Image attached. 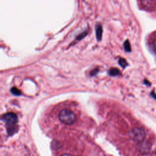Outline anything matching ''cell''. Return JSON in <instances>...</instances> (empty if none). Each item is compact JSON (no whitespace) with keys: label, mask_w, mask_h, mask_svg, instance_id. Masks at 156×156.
Here are the masks:
<instances>
[{"label":"cell","mask_w":156,"mask_h":156,"mask_svg":"<svg viewBox=\"0 0 156 156\" xmlns=\"http://www.w3.org/2000/svg\"><path fill=\"white\" fill-rule=\"evenodd\" d=\"M3 119L5 121L7 126L8 133L10 135L13 134L15 132V125L18 121L16 115L12 112L7 113L4 115Z\"/></svg>","instance_id":"obj_2"},{"label":"cell","mask_w":156,"mask_h":156,"mask_svg":"<svg viewBox=\"0 0 156 156\" xmlns=\"http://www.w3.org/2000/svg\"><path fill=\"white\" fill-rule=\"evenodd\" d=\"M151 96H152L153 98H154V99H156V94H155V92H154V91H152V93H151Z\"/></svg>","instance_id":"obj_13"},{"label":"cell","mask_w":156,"mask_h":156,"mask_svg":"<svg viewBox=\"0 0 156 156\" xmlns=\"http://www.w3.org/2000/svg\"><path fill=\"white\" fill-rule=\"evenodd\" d=\"M153 0H142V4L146 7H150L153 4Z\"/></svg>","instance_id":"obj_9"},{"label":"cell","mask_w":156,"mask_h":156,"mask_svg":"<svg viewBox=\"0 0 156 156\" xmlns=\"http://www.w3.org/2000/svg\"><path fill=\"white\" fill-rule=\"evenodd\" d=\"M145 132L140 127H133L130 132V136L132 139L137 143H140L144 141L145 138Z\"/></svg>","instance_id":"obj_3"},{"label":"cell","mask_w":156,"mask_h":156,"mask_svg":"<svg viewBox=\"0 0 156 156\" xmlns=\"http://www.w3.org/2000/svg\"><path fill=\"white\" fill-rule=\"evenodd\" d=\"M119 64L121 65V66H122V68H125L127 66V61L123 58H120L119 59Z\"/></svg>","instance_id":"obj_8"},{"label":"cell","mask_w":156,"mask_h":156,"mask_svg":"<svg viewBox=\"0 0 156 156\" xmlns=\"http://www.w3.org/2000/svg\"><path fill=\"white\" fill-rule=\"evenodd\" d=\"M152 49L154 50V51L155 52H156V41H155L152 44Z\"/></svg>","instance_id":"obj_12"},{"label":"cell","mask_w":156,"mask_h":156,"mask_svg":"<svg viewBox=\"0 0 156 156\" xmlns=\"http://www.w3.org/2000/svg\"><path fill=\"white\" fill-rule=\"evenodd\" d=\"M139 146H140V150L141 151V152H143L144 153L148 152L151 148V145L149 144V143L144 141L139 143Z\"/></svg>","instance_id":"obj_4"},{"label":"cell","mask_w":156,"mask_h":156,"mask_svg":"<svg viewBox=\"0 0 156 156\" xmlns=\"http://www.w3.org/2000/svg\"><path fill=\"white\" fill-rule=\"evenodd\" d=\"M108 74L112 76H117V75L119 74L120 72H119V70L118 69L115 68H111V69H109Z\"/></svg>","instance_id":"obj_6"},{"label":"cell","mask_w":156,"mask_h":156,"mask_svg":"<svg viewBox=\"0 0 156 156\" xmlns=\"http://www.w3.org/2000/svg\"><path fill=\"white\" fill-rule=\"evenodd\" d=\"M61 156H73V155H72L71 154H63Z\"/></svg>","instance_id":"obj_15"},{"label":"cell","mask_w":156,"mask_h":156,"mask_svg":"<svg viewBox=\"0 0 156 156\" xmlns=\"http://www.w3.org/2000/svg\"><path fill=\"white\" fill-rule=\"evenodd\" d=\"M124 48L126 52H130L131 51V47H130V44L129 41V40H126L124 43Z\"/></svg>","instance_id":"obj_7"},{"label":"cell","mask_w":156,"mask_h":156,"mask_svg":"<svg viewBox=\"0 0 156 156\" xmlns=\"http://www.w3.org/2000/svg\"><path fill=\"white\" fill-rule=\"evenodd\" d=\"M58 118L62 122L70 125L74 122L76 119V116L72 110L69 109H63L59 113Z\"/></svg>","instance_id":"obj_1"},{"label":"cell","mask_w":156,"mask_h":156,"mask_svg":"<svg viewBox=\"0 0 156 156\" xmlns=\"http://www.w3.org/2000/svg\"><path fill=\"white\" fill-rule=\"evenodd\" d=\"M11 92H12V94H13L15 95H20L21 94V91L16 87L12 88H11Z\"/></svg>","instance_id":"obj_10"},{"label":"cell","mask_w":156,"mask_h":156,"mask_svg":"<svg viewBox=\"0 0 156 156\" xmlns=\"http://www.w3.org/2000/svg\"><path fill=\"white\" fill-rule=\"evenodd\" d=\"M87 31L83 32L82 33H81L80 35H79L77 37L76 39H77V40H81V39H82L83 38H84V37L87 35Z\"/></svg>","instance_id":"obj_11"},{"label":"cell","mask_w":156,"mask_h":156,"mask_svg":"<svg viewBox=\"0 0 156 156\" xmlns=\"http://www.w3.org/2000/svg\"><path fill=\"white\" fill-rule=\"evenodd\" d=\"M102 35V27L100 24H98L96 26V36L98 40H101Z\"/></svg>","instance_id":"obj_5"},{"label":"cell","mask_w":156,"mask_h":156,"mask_svg":"<svg viewBox=\"0 0 156 156\" xmlns=\"http://www.w3.org/2000/svg\"><path fill=\"white\" fill-rule=\"evenodd\" d=\"M155 154H156V152H155Z\"/></svg>","instance_id":"obj_16"},{"label":"cell","mask_w":156,"mask_h":156,"mask_svg":"<svg viewBox=\"0 0 156 156\" xmlns=\"http://www.w3.org/2000/svg\"><path fill=\"white\" fill-rule=\"evenodd\" d=\"M144 83H145V84H146V85H151L150 82H149V81H147V80H144Z\"/></svg>","instance_id":"obj_14"}]
</instances>
